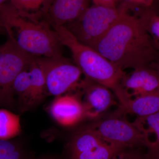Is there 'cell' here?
Returning a JSON list of instances; mask_svg holds the SVG:
<instances>
[{"label": "cell", "mask_w": 159, "mask_h": 159, "mask_svg": "<svg viewBox=\"0 0 159 159\" xmlns=\"http://www.w3.org/2000/svg\"><path fill=\"white\" fill-rule=\"evenodd\" d=\"M34 60L44 75L49 96L64 95L79 84L82 74L81 70L63 55L51 57L35 56Z\"/></svg>", "instance_id": "obj_7"}, {"label": "cell", "mask_w": 159, "mask_h": 159, "mask_svg": "<svg viewBox=\"0 0 159 159\" xmlns=\"http://www.w3.org/2000/svg\"><path fill=\"white\" fill-rule=\"evenodd\" d=\"M0 25L18 47L34 56L62 55L63 45L57 32L46 20L24 16L7 2L0 8Z\"/></svg>", "instance_id": "obj_2"}, {"label": "cell", "mask_w": 159, "mask_h": 159, "mask_svg": "<svg viewBox=\"0 0 159 159\" xmlns=\"http://www.w3.org/2000/svg\"><path fill=\"white\" fill-rule=\"evenodd\" d=\"M103 141L123 148H148V136L139 119L132 123L120 117L98 119L87 124Z\"/></svg>", "instance_id": "obj_5"}, {"label": "cell", "mask_w": 159, "mask_h": 159, "mask_svg": "<svg viewBox=\"0 0 159 159\" xmlns=\"http://www.w3.org/2000/svg\"><path fill=\"white\" fill-rule=\"evenodd\" d=\"M155 0H135L134 6H140L148 8L153 4Z\"/></svg>", "instance_id": "obj_23"}, {"label": "cell", "mask_w": 159, "mask_h": 159, "mask_svg": "<svg viewBox=\"0 0 159 159\" xmlns=\"http://www.w3.org/2000/svg\"><path fill=\"white\" fill-rule=\"evenodd\" d=\"M116 2H117V1H121V0H116Z\"/></svg>", "instance_id": "obj_30"}, {"label": "cell", "mask_w": 159, "mask_h": 159, "mask_svg": "<svg viewBox=\"0 0 159 159\" xmlns=\"http://www.w3.org/2000/svg\"><path fill=\"white\" fill-rule=\"evenodd\" d=\"M130 8L93 48L123 70L159 62L158 48L139 16L128 13Z\"/></svg>", "instance_id": "obj_1"}, {"label": "cell", "mask_w": 159, "mask_h": 159, "mask_svg": "<svg viewBox=\"0 0 159 159\" xmlns=\"http://www.w3.org/2000/svg\"><path fill=\"white\" fill-rule=\"evenodd\" d=\"M50 0H9L8 3L19 13L29 15L30 11H36L42 8L43 9Z\"/></svg>", "instance_id": "obj_20"}, {"label": "cell", "mask_w": 159, "mask_h": 159, "mask_svg": "<svg viewBox=\"0 0 159 159\" xmlns=\"http://www.w3.org/2000/svg\"><path fill=\"white\" fill-rule=\"evenodd\" d=\"M2 45L0 46V55H1V52H2Z\"/></svg>", "instance_id": "obj_29"}, {"label": "cell", "mask_w": 159, "mask_h": 159, "mask_svg": "<svg viewBox=\"0 0 159 159\" xmlns=\"http://www.w3.org/2000/svg\"><path fill=\"white\" fill-rule=\"evenodd\" d=\"M130 8L123 2L116 9L93 5L77 20L65 27L81 43L93 48L113 26L123 12Z\"/></svg>", "instance_id": "obj_4"}, {"label": "cell", "mask_w": 159, "mask_h": 159, "mask_svg": "<svg viewBox=\"0 0 159 159\" xmlns=\"http://www.w3.org/2000/svg\"><path fill=\"white\" fill-rule=\"evenodd\" d=\"M9 0H0V8L3 6H4L5 4L8 2Z\"/></svg>", "instance_id": "obj_27"}, {"label": "cell", "mask_w": 159, "mask_h": 159, "mask_svg": "<svg viewBox=\"0 0 159 159\" xmlns=\"http://www.w3.org/2000/svg\"><path fill=\"white\" fill-rule=\"evenodd\" d=\"M139 18L159 49V15L150 9L142 12Z\"/></svg>", "instance_id": "obj_19"}, {"label": "cell", "mask_w": 159, "mask_h": 159, "mask_svg": "<svg viewBox=\"0 0 159 159\" xmlns=\"http://www.w3.org/2000/svg\"><path fill=\"white\" fill-rule=\"evenodd\" d=\"M151 67L155 69L156 70H157L158 71H159V62L155 64L152 66H151Z\"/></svg>", "instance_id": "obj_28"}, {"label": "cell", "mask_w": 159, "mask_h": 159, "mask_svg": "<svg viewBox=\"0 0 159 159\" xmlns=\"http://www.w3.org/2000/svg\"><path fill=\"white\" fill-rule=\"evenodd\" d=\"M139 148H124L111 159H146Z\"/></svg>", "instance_id": "obj_21"}, {"label": "cell", "mask_w": 159, "mask_h": 159, "mask_svg": "<svg viewBox=\"0 0 159 159\" xmlns=\"http://www.w3.org/2000/svg\"><path fill=\"white\" fill-rule=\"evenodd\" d=\"M63 46L72 53L74 62L86 78L110 89L120 104L129 97L128 92L121 83L126 73L111 62L98 51L80 42L64 26H53Z\"/></svg>", "instance_id": "obj_3"}, {"label": "cell", "mask_w": 159, "mask_h": 159, "mask_svg": "<svg viewBox=\"0 0 159 159\" xmlns=\"http://www.w3.org/2000/svg\"><path fill=\"white\" fill-rule=\"evenodd\" d=\"M91 0H50L42 11L51 27L65 26L76 20L90 7Z\"/></svg>", "instance_id": "obj_11"}, {"label": "cell", "mask_w": 159, "mask_h": 159, "mask_svg": "<svg viewBox=\"0 0 159 159\" xmlns=\"http://www.w3.org/2000/svg\"><path fill=\"white\" fill-rule=\"evenodd\" d=\"M34 57L29 69L31 80L30 110L35 108L49 96L44 75Z\"/></svg>", "instance_id": "obj_14"}, {"label": "cell", "mask_w": 159, "mask_h": 159, "mask_svg": "<svg viewBox=\"0 0 159 159\" xmlns=\"http://www.w3.org/2000/svg\"><path fill=\"white\" fill-rule=\"evenodd\" d=\"M148 126V129H145L147 133H152L156 136L155 140L151 142L147 148L145 154L146 159H159V112L145 118H139Z\"/></svg>", "instance_id": "obj_17"}, {"label": "cell", "mask_w": 159, "mask_h": 159, "mask_svg": "<svg viewBox=\"0 0 159 159\" xmlns=\"http://www.w3.org/2000/svg\"><path fill=\"white\" fill-rule=\"evenodd\" d=\"M0 159L29 158L24 145L20 142L13 139L0 140Z\"/></svg>", "instance_id": "obj_18"}, {"label": "cell", "mask_w": 159, "mask_h": 159, "mask_svg": "<svg viewBox=\"0 0 159 159\" xmlns=\"http://www.w3.org/2000/svg\"><path fill=\"white\" fill-rule=\"evenodd\" d=\"M21 132L20 115L7 109H0V140L14 139Z\"/></svg>", "instance_id": "obj_16"}, {"label": "cell", "mask_w": 159, "mask_h": 159, "mask_svg": "<svg viewBox=\"0 0 159 159\" xmlns=\"http://www.w3.org/2000/svg\"><path fill=\"white\" fill-rule=\"evenodd\" d=\"M95 6L116 9V0H91Z\"/></svg>", "instance_id": "obj_22"}, {"label": "cell", "mask_w": 159, "mask_h": 159, "mask_svg": "<svg viewBox=\"0 0 159 159\" xmlns=\"http://www.w3.org/2000/svg\"><path fill=\"white\" fill-rule=\"evenodd\" d=\"M34 57L22 50L9 36L2 45L0 55V107L10 111L17 107L13 91L15 80L22 71L29 70Z\"/></svg>", "instance_id": "obj_6"}, {"label": "cell", "mask_w": 159, "mask_h": 159, "mask_svg": "<svg viewBox=\"0 0 159 159\" xmlns=\"http://www.w3.org/2000/svg\"><path fill=\"white\" fill-rule=\"evenodd\" d=\"M124 148L103 141L86 125L67 142L64 159H111Z\"/></svg>", "instance_id": "obj_8"}, {"label": "cell", "mask_w": 159, "mask_h": 159, "mask_svg": "<svg viewBox=\"0 0 159 159\" xmlns=\"http://www.w3.org/2000/svg\"><path fill=\"white\" fill-rule=\"evenodd\" d=\"M121 84L127 92L131 91V97L158 92L159 71L151 67L135 69L125 74Z\"/></svg>", "instance_id": "obj_12"}, {"label": "cell", "mask_w": 159, "mask_h": 159, "mask_svg": "<svg viewBox=\"0 0 159 159\" xmlns=\"http://www.w3.org/2000/svg\"><path fill=\"white\" fill-rule=\"evenodd\" d=\"M30 159H64L63 158H57L56 157H40L37 158H30Z\"/></svg>", "instance_id": "obj_24"}, {"label": "cell", "mask_w": 159, "mask_h": 159, "mask_svg": "<svg viewBox=\"0 0 159 159\" xmlns=\"http://www.w3.org/2000/svg\"><path fill=\"white\" fill-rule=\"evenodd\" d=\"M124 2L127 3L130 6H134L135 0H123Z\"/></svg>", "instance_id": "obj_26"}, {"label": "cell", "mask_w": 159, "mask_h": 159, "mask_svg": "<svg viewBox=\"0 0 159 159\" xmlns=\"http://www.w3.org/2000/svg\"><path fill=\"white\" fill-rule=\"evenodd\" d=\"M123 110L139 118H145L158 112L159 91L131 98Z\"/></svg>", "instance_id": "obj_13"}, {"label": "cell", "mask_w": 159, "mask_h": 159, "mask_svg": "<svg viewBox=\"0 0 159 159\" xmlns=\"http://www.w3.org/2000/svg\"><path fill=\"white\" fill-rule=\"evenodd\" d=\"M77 87L80 90L85 118L96 119L108 110L112 106L116 104L112 91L106 87L88 79L79 82Z\"/></svg>", "instance_id": "obj_9"}, {"label": "cell", "mask_w": 159, "mask_h": 159, "mask_svg": "<svg viewBox=\"0 0 159 159\" xmlns=\"http://www.w3.org/2000/svg\"><path fill=\"white\" fill-rule=\"evenodd\" d=\"M80 97L79 89L74 94L55 97L49 107V114L54 120L62 126L70 127L77 125L85 118V111Z\"/></svg>", "instance_id": "obj_10"}, {"label": "cell", "mask_w": 159, "mask_h": 159, "mask_svg": "<svg viewBox=\"0 0 159 159\" xmlns=\"http://www.w3.org/2000/svg\"><path fill=\"white\" fill-rule=\"evenodd\" d=\"M15 96H16L17 107L20 113L30 110L31 80L29 70L22 71L16 77L13 84Z\"/></svg>", "instance_id": "obj_15"}, {"label": "cell", "mask_w": 159, "mask_h": 159, "mask_svg": "<svg viewBox=\"0 0 159 159\" xmlns=\"http://www.w3.org/2000/svg\"><path fill=\"white\" fill-rule=\"evenodd\" d=\"M7 34L6 29L2 26L0 25V34Z\"/></svg>", "instance_id": "obj_25"}]
</instances>
